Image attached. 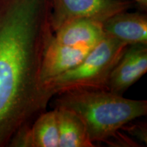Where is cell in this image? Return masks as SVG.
<instances>
[{
	"label": "cell",
	"mask_w": 147,
	"mask_h": 147,
	"mask_svg": "<svg viewBox=\"0 0 147 147\" xmlns=\"http://www.w3.org/2000/svg\"><path fill=\"white\" fill-rule=\"evenodd\" d=\"M128 46L106 36L78 65L52 79L47 87L55 95L74 90L108 91L110 74Z\"/></svg>",
	"instance_id": "cell-3"
},
{
	"label": "cell",
	"mask_w": 147,
	"mask_h": 147,
	"mask_svg": "<svg viewBox=\"0 0 147 147\" xmlns=\"http://www.w3.org/2000/svg\"><path fill=\"white\" fill-rule=\"evenodd\" d=\"M93 48L62 45L55 42L53 38L42 61V82L47 85L55 77L73 69L85 58Z\"/></svg>",
	"instance_id": "cell-6"
},
{
	"label": "cell",
	"mask_w": 147,
	"mask_h": 147,
	"mask_svg": "<svg viewBox=\"0 0 147 147\" xmlns=\"http://www.w3.org/2000/svg\"><path fill=\"white\" fill-rule=\"evenodd\" d=\"M105 37L103 23L83 18L63 25L54 33L53 40L62 45L94 47Z\"/></svg>",
	"instance_id": "cell-8"
},
{
	"label": "cell",
	"mask_w": 147,
	"mask_h": 147,
	"mask_svg": "<svg viewBox=\"0 0 147 147\" xmlns=\"http://www.w3.org/2000/svg\"><path fill=\"white\" fill-rule=\"evenodd\" d=\"M106 36L127 44L147 45V16L141 12H119L103 23Z\"/></svg>",
	"instance_id": "cell-7"
},
{
	"label": "cell",
	"mask_w": 147,
	"mask_h": 147,
	"mask_svg": "<svg viewBox=\"0 0 147 147\" xmlns=\"http://www.w3.org/2000/svg\"><path fill=\"white\" fill-rule=\"evenodd\" d=\"M49 0H0V147L47 111L55 95L41 78L54 33Z\"/></svg>",
	"instance_id": "cell-1"
},
{
	"label": "cell",
	"mask_w": 147,
	"mask_h": 147,
	"mask_svg": "<svg viewBox=\"0 0 147 147\" xmlns=\"http://www.w3.org/2000/svg\"><path fill=\"white\" fill-rule=\"evenodd\" d=\"M147 71V45H129L110 74L108 91L123 95Z\"/></svg>",
	"instance_id": "cell-5"
},
{
	"label": "cell",
	"mask_w": 147,
	"mask_h": 147,
	"mask_svg": "<svg viewBox=\"0 0 147 147\" xmlns=\"http://www.w3.org/2000/svg\"><path fill=\"white\" fill-rule=\"evenodd\" d=\"M55 107L75 112L93 144L109 142L123 127L147 114L146 100H131L104 90L66 91L56 99Z\"/></svg>",
	"instance_id": "cell-2"
},
{
	"label": "cell",
	"mask_w": 147,
	"mask_h": 147,
	"mask_svg": "<svg viewBox=\"0 0 147 147\" xmlns=\"http://www.w3.org/2000/svg\"><path fill=\"white\" fill-rule=\"evenodd\" d=\"M59 131V147H95L90 140L83 121L64 107H55Z\"/></svg>",
	"instance_id": "cell-10"
},
{
	"label": "cell",
	"mask_w": 147,
	"mask_h": 147,
	"mask_svg": "<svg viewBox=\"0 0 147 147\" xmlns=\"http://www.w3.org/2000/svg\"><path fill=\"white\" fill-rule=\"evenodd\" d=\"M133 1L136 3L143 10H146L147 0H133Z\"/></svg>",
	"instance_id": "cell-12"
},
{
	"label": "cell",
	"mask_w": 147,
	"mask_h": 147,
	"mask_svg": "<svg viewBox=\"0 0 147 147\" xmlns=\"http://www.w3.org/2000/svg\"><path fill=\"white\" fill-rule=\"evenodd\" d=\"M121 129H124L127 131L131 133L132 135L136 136L139 140L146 144V125H132L129 127H127L126 125L123 127Z\"/></svg>",
	"instance_id": "cell-11"
},
{
	"label": "cell",
	"mask_w": 147,
	"mask_h": 147,
	"mask_svg": "<svg viewBox=\"0 0 147 147\" xmlns=\"http://www.w3.org/2000/svg\"><path fill=\"white\" fill-rule=\"evenodd\" d=\"M49 22L53 33L76 19L86 18L104 23L134 5L133 0H49Z\"/></svg>",
	"instance_id": "cell-4"
},
{
	"label": "cell",
	"mask_w": 147,
	"mask_h": 147,
	"mask_svg": "<svg viewBox=\"0 0 147 147\" xmlns=\"http://www.w3.org/2000/svg\"><path fill=\"white\" fill-rule=\"evenodd\" d=\"M59 147L56 110L44 112L28 129L20 134L10 147Z\"/></svg>",
	"instance_id": "cell-9"
}]
</instances>
